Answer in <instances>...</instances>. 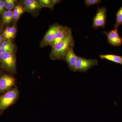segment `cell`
<instances>
[{
  "label": "cell",
  "instance_id": "1",
  "mask_svg": "<svg viewBox=\"0 0 122 122\" xmlns=\"http://www.w3.org/2000/svg\"><path fill=\"white\" fill-rule=\"evenodd\" d=\"M75 42L72 34L60 42L52 46L50 57L53 60H63L68 50L74 46Z\"/></svg>",
  "mask_w": 122,
  "mask_h": 122
},
{
  "label": "cell",
  "instance_id": "20",
  "mask_svg": "<svg viewBox=\"0 0 122 122\" xmlns=\"http://www.w3.org/2000/svg\"><path fill=\"white\" fill-rule=\"evenodd\" d=\"M102 2L101 0H85V5L86 7H89L94 5H98Z\"/></svg>",
  "mask_w": 122,
  "mask_h": 122
},
{
  "label": "cell",
  "instance_id": "13",
  "mask_svg": "<svg viewBox=\"0 0 122 122\" xmlns=\"http://www.w3.org/2000/svg\"><path fill=\"white\" fill-rule=\"evenodd\" d=\"M15 45L10 40H5L0 45V54L5 53H14Z\"/></svg>",
  "mask_w": 122,
  "mask_h": 122
},
{
  "label": "cell",
  "instance_id": "15",
  "mask_svg": "<svg viewBox=\"0 0 122 122\" xmlns=\"http://www.w3.org/2000/svg\"><path fill=\"white\" fill-rule=\"evenodd\" d=\"M99 57L101 59H106L114 63L122 65V56L112 54H101Z\"/></svg>",
  "mask_w": 122,
  "mask_h": 122
},
{
  "label": "cell",
  "instance_id": "7",
  "mask_svg": "<svg viewBox=\"0 0 122 122\" xmlns=\"http://www.w3.org/2000/svg\"><path fill=\"white\" fill-rule=\"evenodd\" d=\"M21 1L25 11L34 17L38 16L41 9L44 8L38 0H23Z\"/></svg>",
  "mask_w": 122,
  "mask_h": 122
},
{
  "label": "cell",
  "instance_id": "10",
  "mask_svg": "<svg viewBox=\"0 0 122 122\" xmlns=\"http://www.w3.org/2000/svg\"><path fill=\"white\" fill-rule=\"evenodd\" d=\"M73 48L74 47H72L68 51L63 57V60L67 63L70 69L73 72H75L78 56L75 54Z\"/></svg>",
  "mask_w": 122,
  "mask_h": 122
},
{
  "label": "cell",
  "instance_id": "5",
  "mask_svg": "<svg viewBox=\"0 0 122 122\" xmlns=\"http://www.w3.org/2000/svg\"><path fill=\"white\" fill-rule=\"evenodd\" d=\"M107 9L105 7L98 8L96 15L93 18L92 27L94 29L105 28L107 21Z\"/></svg>",
  "mask_w": 122,
  "mask_h": 122
},
{
  "label": "cell",
  "instance_id": "19",
  "mask_svg": "<svg viewBox=\"0 0 122 122\" xmlns=\"http://www.w3.org/2000/svg\"><path fill=\"white\" fill-rule=\"evenodd\" d=\"M3 1L5 8L11 11L14 10L17 3V1L16 0H5Z\"/></svg>",
  "mask_w": 122,
  "mask_h": 122
},
{
  "label": "cell",
  "instance_id": "12",
  "mask_svg": "<svg viewBox=\"0 0 122 122\" xmlns=\"http://www.w3.org/2000/svg\"><path fill=\"white\" fill-rule=\"evenodd\" d=\"M25 12H26V11L24 8L21 1L17 2L13 11V18L12 21L14 23L16 24L21 16Z\"/></svg>",
  "mask_w": 122,
  "mask_h": 122
},
{
  "label": "cell",
  "instance_id": "11",
  "mask_svg": "<svg viewBox=\"0 0 122 122\" xmlns=\"http://www.w3.org/2000/svg\"><path fill=\"white\" fill-rule=\"evenodd\" d=\"M72 34V29L70 28L69 26L61 25L56 33L54 41L51 46L63 41Z\"/></svg>",
  "mask_w": 122,
  "mask_h": 122
},
{
  "label": "cell",
  "instance_id": "8",
  "mask_svg": "<svg viewBox=\"0 0 122 122\" xmlns=\"http://www.w3.org/2000/svg\"><path fill=\"white\" fill-rule=\"evenodd\" d=\"M103 33L107 36L108 43L112 46H118L122 45V38L119 35L118 28H114L113 29L107 31H103Z\"/></svg>",
  "mask_w": 122,
  "mask_h": 122
},
{
  "label": "cell",
  "instance_id": "14",
  "mask_svg": "<svg viewBox=\"0 0 122 122\" xmlns=\"http://www.w3.org/2000/svg\"><path fill=\"white\" fill-rule=\"evenodd\" d=\"M17 32V28L15 25L8 26L4 31L2 35L5 40H11L15 38Z\"/></svg>",
  "mask_w": 122,
  "mask_h": 122
},
{
  "label": "cell",
  "instance_id": "21",
  "mask_svg": "<svg viewBox=\"0 0 122 122\" xmlns=\"http://www.w3.org/2000/svg\"><path fill=\"white\" fill-rule=\"evenodd\" d=\"M5 9L4 1L2 0H0V14H2L4 12Z\"/></svg>",
  "mask_w": 122,
  "mask_h": 122
},
{
  "label": "cell",
  "instance_id": "22",
  "mask_svg": "<svg viewBox=\"0 0 122 122\" xmlns=\"http://www.w3.org/2000/svg\"><path fill=\"white\" fill-rule=\"evenodd\" d=\"M5 40L4 38V37H3V36H2V35H1V34H0V45L1 44V43H2V42L4 41Z\"/></svg>",
  "mask_w": 122,
  "mask_h": 122
},
{
  "label": "cell",
  "instance_id": "17",
  "mask_svg": "<svg viewBox=\"0 0 122 122\" xmlns=\"http://www.w3.org/2000/svg\"><path fill=\"white\" fill-rule=\"evenodd\" d=\"M44 8H48L53 10L55 5L61 1L59 0H38Z\"/></svg>",
  "mask_w": 122,
  "mask_h": 122
},
{
  "label": "cell",
  "instance_id": "6",
  "mask_svg": "<svg viewBox=\"0 0 122 122\" xmlns=\"http://www.w3.org/2000/svg\"><path fill=\"white\" fill-rule=\"evenodd\" d=\"M98 65V61L96 59H89L78 56L75 72H86L95 66Z\"/></svg>",
  "mask_w": 122,
  "mask_h": 122
},
{
  "label": "cell",
  "instance_id": "16",
  "mask_svg": "<svg viewBox=\"0 0 122 122\" xmlns=\"http://www.w3.org/2000/svg\"><path fill=\"white\" fill-rule=\"evenodd\" d=\"M1 19L2 24L4 25H7L10 24L12 21L13 18V12L11 10L5 11L1 14Z\"/></svg>",
  "mask_w": 122,
  "mask_h": 122
},
{
  "label": "cell",
  "instance_id": "2",
  "mask_svg": "<svg viewBox=\"0 0 122 122\" xmlns=\"http://www.w3.org/2000/svg\"><path fill=\"white\" fill-rule=\"evenodd\" d=\"M19 96V91L16 87L6 92L0 97V111H4L13 104Z\"/></svg>",
  "mask_w": 122,
  "mask_h": 122
},
{
  "label": "cell",
  "instance_id": "9",
  "mask_svg": "<svg viewBox=\"0 0 122 122\" xmlns=\"http://www.w3.org/2000/svg\"><path fill=\"white\" fill-rule=\"evenodd\" d=\"M15 83V79L8 75H4L0 77V93L11 89Z\"/></svg>",
  "mask_w": 122,
  "mask_h": 122
},
{
  "label": "cell",
  "instance_id": "4",
  "mask_svg": "<svg viewBox=\"0 0 122 122\" xmlns=\"http://www.w3.org/2000/svg\"><path fill=\"white\" fill-rule=\"evenodd\" d=\"M61 26V25L56 23L53 24L50 27L40 42L41 48H44L48 46H51L54 41L56 33Z\"/></svg>",
  "mask_w": 122,
  "mask_h": 122
},
{
  "label": "cell",
  "instance_id": "18",
  "mask_svg": "<svg viewBox=\"0 0 122 122\" xmlns=\"http://www.w3.org/2000/svg\"><path fill=\"white\" fill-rule=\"evenodd\" d=\"M122 25V5L117 12L116 14V18L114 27L118 28L119 26Z\"/></svg>",
  "mask_w": 122,
  "mask_h": 122
},
{
  "label": "cell",
  "instance_id": "3",
  "mask_svg": "<svg viewBox=\"0 0 122 122\" xmlns=\"http://www.w3.org/2000/svg\"><path fill=\"white\" fill-rule=\"evenodd\" d=\"M0 62L1 66L11 73L16 72V61L15 54L13 53H5L0 54Z\"/></svg>",
  "mask_w": 122,
  "mask_h": 122
}]
</instances>
